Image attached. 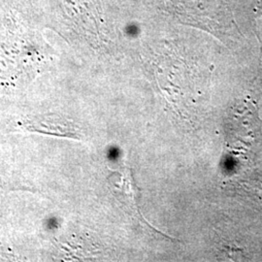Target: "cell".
<instances>
[{
  "label": "cell",
  "mask_w": 262,
  "mask_h": 262,
  "mask_svg": "<svg viewBox=\"0 0 262 262\" xmlns=\"http://www.w3.org/2000/svg\"><path fill=\"white\" fill-rule=\"evenodd\" d=\"M173 7L181 21L216 36H220V33L224 32L228 26L224 0H173Z\"/></svg>",
  "instance_id": "1"
}]
</instances>
